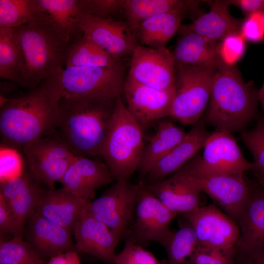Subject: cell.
I'll use <instances>...</instances> for the list:
<instances>
[{
  "label": "cell",
  "instance_id": "484cf974",
  "mask_svg": "<svg viewBox=\"0 0 264 264\" xmlns=\"http://www.w3.org/2000/svg\"><path fill=\"white\" fill-rule=\"evenodd\" d=\"M171 52L175 67L191 66L218 68L222 64L218 44L191 32H181Z\"/></svg>",
  "mask_w": 264,
  "mask_h": 264
},
{
  "label": "cell",
  "instance_id": "ac0fdd59",
  "mask_svg": "<svg viewBox=\"0 0 264 264\" xmlns=\"http://www.w3.org/2000/svg\"><path fill=\"white\" fill-rule=\"evenodd\" d=\"M73 233L76 249L91 255L107 264H113L120 239L86 208Z\"/></svg>",
  "mask_w": 264,
  "mask_h": 264
},
{
  "label": "cell",
  "instance_id": "c3c4849f",
  "mask_svg": "<svg viewBox=\"0 0 264 264\" xmlns=\"http://www.w3.org/2000/svg\"><path fill=\"white\" fill-rule=\"evenodd\" d=\"M256 175L260 185L262 186V189L264 190V173L256 174Z\"/></svg>",
  "mask_w": 264,
  "mask_h": 264
},
{
  "label": "cell",
  "instance_id": "4dcf8cb0",
  "mask_svg": "<svg viewBox=\"0 0 264 264\" xmlns=\"http://www.w3.org/2000/svg\"><path fill=\"white\" fill-rule=\"evenodd\" d=\"M123 60L115 58L82 35L69 44L65 65L66 67H106L113 66Z\"/></svg>",
  "mask_w": 264,
  "mask_h": 264
},
{
  "label": "cell",
  "instance_id": "b9f144b4",
  "mask_svg": "<svg viewBox=\"0 0 264 264\" xmlns=\"http://www.w3.org/2000/svg\"><path fill=\"white\" fill-rule=\"evenodd\" d=\"M240 33L245 40L252 42L264 41V21L262 12L249 15L242 22Z\"/></svg>",
  "mask_w": 264,
  "mask_h": 264
},
{
  "label": "cell",
  "instance_id": "f1b7e54d",
  "mask_svg": "<svg viewBox=\"0 0 264 264\" xmlns=\"http://www.w3.org/2000/svg\"><path fill=\"white\" fill-rule=\"evenodd\" d=\"M55 27L69 42L80 34V26L86 16L83 0H36Z\"/></svg>",
  "mask_w": 264,
  "mask_h": 264
},
{
  "label": "cell",
  "instance_id": "4fadbf2b",
  "mask_svg": "<svg viewBox=\"0 0 264 264\" xmlns=\"http://www.w3.org/2000/svg\"><path fill=\"white\" fill-rule=\"evenodd\" d=\"M80 32L101 49L118 60L131 57L139 44L133 32L123 20L83 17Z\"/></svg>",
  "mask_w": 264,
  "mask_h": 264
},
{
  "label": "cell",
  "instance_id": "9a60e30c",
  "mask_svg": "<svg viewBox=\"0 0 264 264\" xmlns=\"http://www.w3.org/2000/svg\"><path fill=\"white\" fill-rule=\"evenodd\" d=\"M180 169L229 217L238 220L251 194L243 174L208 176L190 173L182 167Z\"/></svg>",
  "mask_w": 264,
  "mask_h": 264
},
{
  "label": "cell",
  "instance_id": "f35d334b",
  "mask_svg": "<svg viewBox=\"0 0 264 264\" xmlns=\"http://www.w3.org/2000/svg\"><path fill=\"white\" fill-rule=\"evenodd\" d=\"M125 0H84L86 16L100 18L114 19L123 16Z\"/></svg>",
  "mask_w": 264,
  "mask_h": 264
},
{
  "label": "cell",
  "instance_id": "7dc6e473",
  "mask_svg": "<svg viewBox=\"0 0 264 264\" xmlns=\"http://www.w3.org/2000/svg\"><path fill=\"white\" fill-rule=\"evenodd\" d=\"M258 94L259 101L260 102L262 108L264 110V81L261 88L260 90H259Z\"/></svg>",
  "mask_w": 264,
  "mask_h": 264
},
{
  "label": "cell",
  "instance_id": "681fc988",
  "mask_svg": "<svg viewBox=\"0 0 264 264\" xmlns=\"http://www.w3.org/2000/svg\"><path fill=\"white\" fill-rule=\"evenodd\" d=\"M262 16H263V20H264V10L262 11Z\"/></svg>",
  "mask_w": 264,
  "mask_h": 264
},
{
  "label": "cell",
  "instance_id": "8992f818",
  "mask_svg": "<svg viewBox=\"0 0 264 264\" xmlns=\"http://www.w3.org/2000/svg\"><path fill=\"white\" fill-rule=\"evenodd\" d=\"M125 59L111 66H75L62 68L42 85L54 95L62 97L118 98L126 77Z\"/></svg>",
  "mask_w": 264,
  "mask_h": 264
},
{
  "label": "cell",
  "instance_id": "603a6c76",
  "mask_svg": "<svg viewBox=\"0 0 264 264\" xmlns=\"http://www.w3.org/2000/svg\"><path fill=\"white\" fill-rule=\"evenodd\" d=\"M88 202L63 187L56 190L44 189L35 210L48 220L73 232Z\"/></svg>",
  "mask_w": 264,
  "mask_h": 264
},
{
  "label": "cell",
  "instance_id": "7a4b0ae2",
  "mask_svg": "<svg viewBox=\"0 0 264 264\" xmlns=\"http://www.w3.org/2000/svg\"><path fill=\"white\" fill-rule=\"evenodd\" d=\"M60 98L42 85L0 105L2 145L22 150L56 130Z\"/></svg>",
  "mask_w": 264,
  "mask_h": 264
},
{
  "label": "cell",
  "instance_id": "5bb4252c",
  "mask_svg": "<svg viewBox=\"0 0 264 264\" xmlns=\"http://www.w3.org/2000/svg\"><path fill=\"white\" fill-rule=\"evenodd\" d=\"M139 183L135 221L132 232L127 233L138 244L152 241L159 243L172 232L169 226L177 215L149 190L143 181Z\"/></svg>",
  "mask_w": 264,
  "mask_h": 264
},
{
  "label": "cell",
  "instance_id": "8d00e7d4",
  "mask_svg": "<svg viewBox=\"0 0 264 264\" xmlns=\"http://www.w3.org/2000/svg\"><path fill=\"white\" fill-rule=\"evenodd\" d=\"M113 264H164L143 248L129 235L123 250L115 254Z\"/></svg>",
  "mask_w": 264,
  "mask_h": 264
},
{
  "label": "cell",
  "instance_id": "3957f363",
  "mask_svg": "<svg viewBox=\"0 0 264 264\" xmlns=\"http://www.w3.org/2000/svg\"><path fill=\"white\" fill-rule=\"evenodd\" d=\"M258 92L234 66L221 64L213 79L205 124L231 133L243 132L257 117Z\"/></svg>",
  "mask_w": 264,
  "mask_h": 264
},
{
  "label": "cell",
  "instance_id": "f6af8a7d",
  "mask_svg": "<svg viewBox=\"0 0 264 264\" xmlns=\"http://www.w3.org/2000/svg\"><path fill=\"white\" fill-rule=\"evenodd\" d=\"M46 264H81L75 251H71L54 256Z\"/></svg>",
  "mask_w": 264,
  "mask_h": 264
},
{
  "label": "cell",
  "instance_id": "d4e9b609",
  "mask_svg": "<svg viewBox=\"0 0 264 264\" xmlns=\"http://www.w3.org/2000/svg\"><path fill=\"white\" fill-rule=\"evenodd\" d=\"M228 0H214L210 10L192 22L181 25L178 33L191 32L208 40L219 43L227 35L240 32L242 22L229 13Z\"/></svg>",
  "mask_w": 264,
  "mask_h": 264
},
{
  "label": "cell",
  "instance_id": "60d3db41",
  "mask_svg": "<svg viewBox=\"0 0 264 264\" xmlns=\"http://www.w3.org/2000/svg\"><path fill=\"white\" fill-rule=\"evenodd\" d=\"M235 248L206 249L199 247L193 264H234Z\"/></svg>",
  "mask_w": 264,
  "mask_h": 264
},
{
  "label": "cell",
  "instance_id": "bcb514c9",
  "mask_svg": "<svg viewBox=\"0 0 264 264\" xmlns=\"http://www.w3.org/2000/svg\"><path fill=\"white\" fill-rule=\"evenodd\" d=\"M253 264H264V250L253 256Z\"/></svg>",
  "mask_w": 264,
  "mask_h": 264
},
{
  "label": "cell",
  "instance_id": "e575fe53",
  "mask_svg": "<svg viewBox=\"0 0 264 264\" xmlns=\"http://www.w3.org/2000/svg\"><path fill=\"white\" fill-rule=\"evenodd\" d=\"M39 255L22 238L13 237L0 241V264H46Z\"/></svg>",
  "mask_w": 264,
  "mask_h": 264
},
{
  "label": "cell",
  "instance_id": "cb8c5ba5",
  "mask_svg": "<svg viewBox=\"0 0 264 264\" xmlns=\"http://www.w3.org/2000/svg\"><path fill=\"white\" fill-rule=\"evenodd\" d=\"M200 2L198 0H186V3L181 7L160 13L142 22L134 32L140 45L154 49L166 47V43L178 32L184 15Z\"/></svg>",
  "mask_w": 264,
  "mask_h": 264
},
{
  "label": "cell",
  "instance_id": "52a82bcc",
  "mask_svg": "<svg viewBox=\"0 0 264 264\" xmlns=\"http://www.w3.org/2000/svg\"><path fill=\"white\" fill-rule=\"evenodd\" d=\"M175 96L170 116L183 125L200 119L209 100L218 68L175 67Z\"/></svg>",
  "mask_w": 264,
  "mask_h": 264
},
{
  "label": "cell",
  "instance_id": "74e56055",
  "mask_svg": "<svg viewBox=\"0 0 264 264\" xmlns=\"http://www.w3.org/2000/svg\"><path fill=\"white\" fill-rule=\"evenodd\" d=\"M245 40L240 32L231 33L218 44V52L221 63L234 66L244 54Z\"/></svg>",
  "mask_w": 264,
  "mask_h": 264
},
{
  "label": "cell",
  "instance_id": "44dd1931",
  "mask_svg": "<svg viewBox=\"0 0 264 264\" xmlns=\"http://www.w3.org/2000/svg\"><path fill=\"white\" fill-rule=\"evenodd\" d=\"M146 185L154 196L176 215H183L200 206L201 190L180 169L168 177Z\"/></svg>",
  "mask_w": 264,
  "mask_h": 264
},
{
  "label": "cell",
  "instance_id": "30bf717a",
  "mask_svg": "<svg viewBox=\"0 0 264 264\" xmlns=\"http://www.w3.org/2000/svg\"><path fill=\"white\" fill-rule=\"evenodd\" d=\"M22 151L30 172L49 189H54L75 156L55 131L28 144Z\"/></svg>",
  "mask_w": 264,
  "mask_h": 264
},
{
  "label": "cell",
  "instance_id": "f546056e",
  "mask_svg": "<svg viewBox=\"0 0 264 264\" xmlns=\"http://www.w3.org/2000/svg\"><path fill=\"white\" fill-rule=\"evenodd\" d=\"M183 222L159 242L167 254L165 264H193L199 246L192 227L186 220Z\"/></svg>",
  "mask_w": 264,
  "mask_h": 264
},
{
  "label": "cell",
  "instance_id": "5b68a950",
  "mask_svg": "<svg viewBox=\"0 0 264 264\" xmlns=\"http://www.w3.org/2000/svg\"><path fill=\"white\" fill-rule=\"evenodd\" d=\"M144 144L142 128L118 97L99 153L115 181L137 171Z\"/></svg>",
  "mask_w": 264,
  "mask_h": 264
},
{
  "label": "cell",
  "instance_id": "836d02e7",
  "mask_svg": "<svg viewBox=\"0 0 264 264\" xmlns=\"http://www.w3.org/2000/svg\"><path fill=\"white\" fill-rule=\"evenodd\" d=\"M39 13L36 0H0V27L18 28L35 20Z\"/></svg>",
  "mask_w": 264,
  "mask_h": 264
},
{
  "label": "cell",
  "instance_id": "7bdbcfd3",
  "mask_svg": "<svg viewBox=\"0 0 264 264\" xmlns=\"http://www.w3.org/2000/svg\"><path fill=\"white\" fill-rule=\"evenodd\" d=\"M0 234H8L18 237V233L13 216L3 197L0 195Z\"/></svg>",
  "mask_w": 264,
  "mask_h": 264
},
{
  "label": "cell",
  "instance_id": "4316f807",
  "mask_svg": "<svg viewBox=\"0 0 264 264\" xmlns=\"http://www.w3.org/2000/svg\"><path fill=\"white\" fill-rule=\"evenodd\" d=\"M240 231L236 246L252 257L264 250V190L251 191L238 220Z\"/></svg>",
  "mask_w": 264,
  "mask_h": 264
},
{
  "label": "cell",
  "instance_id": "ee69618b",
  "mask_svg": "<svg viewBox=\"0 0 264 264\" xmlns=\"http://www.w3.org/2000/svg\"><path fill=\"white\" fill-rule=\"evenodd\" d=\"M230 4L239 8L246 17L262 12L264 9V0H228Z\"/></svg>",
  "mask_w": 264,
  "mask_h": 264
},
{
  "label": "cell",
  "instance_id": "1f68e13d",
  "mask_svg": "<svg viewBox=\"0 0 264 264\" xmlns=\"http://www.w3.org/2000/svg\"><path fill=\"white\" fill-rule=\"evenodd\" d=\"M22 58L14 28L0 27V77L23 85Z\"/></svg>",
  "mask_w": 264,
  "mask_h": 264
},
{
  "label": "cell",
  "instance_id": "277c9868",
  "mask_svg": "<svg viewBox=\"0 0 264 264\" xmlns=\"http://www.w3.org/2000/svg\"><path fill=\"white\" fill-rule=\"evenodd\" d=\"M14 29L22 54V86L32 89L63 68L70 43L40 8L35 20Z\"/></svg>",
  "mask_w": 264,
  "mask_h": 264
},
{
  "label": "cell",
  "instance_id": "d590c367",
  "mask_svg": "<svg viewBox=\"0 0 264 264\" xmlns=\"http://www.w3.org/2000/svg\"><path fill=\"white\" fill-rule=\"evenodd\" d=\"M242 139L253 158V169L256 174L264 173V118H261L254 127L241 134Z\"/></svg>",
  "mask_w": 264,
  "mask_h": 264
},
{
  "label": "cell",
  "instance_id": "7c38bea8",
  "mask_svg": "<svg viewBox=\"0 0 264 264\" xmlns=\"http://www.w3.org/2000/svg\"><path fill=\"white\" fill-rule=\"evenodd\" d=\"M129 65L126 77L159 90L175 88V66L166 47L154 49L139 44Z\"/></svg>",
  "mask_w": 264,
  "mask_h": 264
},
{
  "label": "cell",
  "instance_id": "7402d4cb",
  "mask_svg": "<svg viewBox=\"0 0 264 264\" xmlns=\"http://www.w3.org/2000/svg\"><path fill=\"white\" fill-rule=\"evenodd\" d=\"M210 134L203 119H200L193 125L184 139L153 167L144 183H154L179 170L204 147Z\"/></svg>",
  "mask_w": 264,
  "mask_h": 264
},
{
  "label": "cell",
  "instance_id": "d6a6232c",
  "mask_svg": "<svg viewBox=\"0 0 264 264\" xmlns=\"http://www.w3.org/2000/svg\"><path fill=\"white\" fill-rule=\"evenodd\" d=\"M186 0H125L123 16L124 21L134 33L143 21L158 14L181 7Z\"/></svg>",
  "mask_w": 264,
  "mask_h": 264
},
{
  "label": "cell",
  "instance_id": "d6986e66",
  "mask_svg": "<svg viewBox=\"0 0 264 264\" xmlns=\"http://www.w3.org/2000/svg\"><path fill=\"white\" fill-rule=\"evenodd\" d=\"M114 180L105 163L88 157L75 156L59 182L63 187L89 201L97 190Z\"/></svg>",
  "mask_w": 264,
  "mask_h": 264
},
{
  "label": "cell",
  "instance_id": "ab89813d",
  "mask_svg": "<svg viewBox=\"0 0 264 264\" xmlns=\"http://www.w3.org/2000/svg\"><path fill=\"white\" fill-rule=\"evenodd\" d=\"M22 160L18 150L2 145L0 151V182L19 175L23 168Z\"/></svg>",
  "mask_w": 264,
  "mask_h": 264
},
{
  "label": "cell",
  "instance_id": "6da1fadb",
  "mask_svg": "<svg viewBox=\"0 0 264 264\" xmlns=\"http://www.w3.org/2000/svg\"><path fill=\"white\" fill-rule=\"evenodd\" d=\"M117 98H60L55 132L75 156H99Z\"/></svg>",
  "mask_w": 264,
  "mask_h": 264
},
{
  "label": "cell",
  "instance_id": "2e32d148",
  "mask_svg": "<svg viewBox=\"0 0 264 264\" xmlns=\"http://www.w3.org/2000/svg\"><path fill=\"white\" fill-rule=\"evenodd\" d=\"M123 94L128 110L143 128L170 116L175 88L159 90L126 77Z\"/></svg>",
  "mask_w": 264,
  "mask_h": 264
},
{
  "label": "cell",
  "instance_id": "8fae6325",
  "mask_svg": "<svg viewBox=\"0 0 264 264\" xmlns=\"http://www.w3.org/2000/svg\"><path fill=\"white\" fill-rule=\"evenodd\" d=\"M182 216L192 227L199 247L229 249L237 245L239 227L233 219L214 205L199 206Z\"/></svg>",
  "mask_w": 264,
  "mask_h": 264
},
{
  "label": "cell",
  "instance_id": "9c48e42d",
  "mask_svg": "<svg viewBox=\"0 0 264 264\" xmlns=\"http://www.w3.org/2000/svg\"><path fill=\"white\" fill-rule=\"evenodd\" d=\"M140 183L116 181L99 197L87 204V210L120 239L127 234L135 218Z\"/></svg>",
  "mask_w": 264,
  "mask_h": 264
},
{
  "label": "cell",
  "instance_id": "ffe728a7",
  "mask_svg": "<svg viewBox=\"0 0 264 264\" xmlns=\"http://www.w3.org/2000/svg\"><path fill=\"white\" fill-rule=\"evenodd\" d=\"M72 232L42 215L35 209L26 228L27 242L42 258L75 251Z\"/></svg>",
  "mask_w": 264,
  "mask_h": 264
},
{
  "label": "cell",
  "instance_id": "ba28073f",
  "mask_svg": "<svg viewBox=\"0 0 264 264\" xmlns=\"http://www.w3.org/2000/svg\"><path fill=\"white\" fill-rule=\"evenodd\" d=\"M202 156L195 155L182 167L195 174L226 176L243 174L252 169L231 133L216 130L211 133L203 147Z\"/></svg>",
  "mask_w": 264,
  "mask_h": 264
},
{
  "label": "cell",
  "instance_id": "83f0119b",
  "mask_svg": "<svg viewBox=\"0 0 264 264\" xmlns=\"http://www.w3.org/2000/svg\"><path fill=\"white\" fill-rule=\"evenodd\" d=\"M186 133L171 121H158L155 132L144 144L137 171L140 176H147L153 167L177 145Z\"/></svg>",
  "mask_w": 264,
  "mask_h": 264
},
{
  "label": "cell",
  "instance_id": "e0dca14e",
  "mask_svg": "<svg viewBox=\"0 0 264 264\" xmlns=\"http://www.w3.org/2000/svg\"><path fill=\"white\" fill-rule=\"evenodd\" d=\"M26 166L27 169L23 167L17 176L0 182V195L11 212L18 237L21 238H22L25 223L34 211L44 190Z\"/></svg>",
  "mask_w": 264,
  "mask_h": 264
},
{
  "label": "cell",
  "instance_id": "f907efd6",
  "mask_svg": "<svg viewBox=\"0 0 264 264\" xmlns=\"http://www.w3.org/2000/svg\"><path fill=\"white\" fill-rule=\"evenodd\" d=\"M163 263L164 264H165L164 263V261H163Z\"/></svg>",
  "mask_w": 264,
  "mask_h": 264
}]
</instances>
